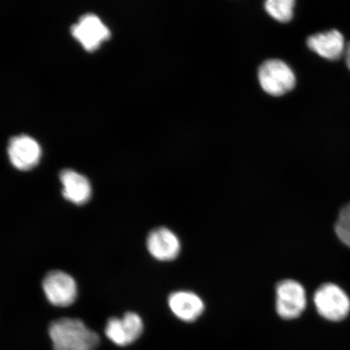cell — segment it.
<instances>
[{"instance_id":"7a4b0ae2","label":"cell","mask_w":350,"mask_h":350,"mask_svg":"<svg viewBox=\"0 0 350 350\" xmlns=\"http://www.w3.org/2000/svg\"><path fill=\"white\" fill-rule=\"evenodd\" d=\"M262 89L275 97L284 95L294 89L296 77L288 66L279 59L265 61L258 73Z\"/></svg>"},{"instance_id":"277c9868","label":"cell","mask_w":350,"mask_h":350,"mask_svg":"<svg viewBox=\"0 0 350 350\" xmlns=\"http://www.w3.org/2000/svg\"><path fill=\"white\" fill-rule=\"evenodd\" d=\"M42 286L48 301L59 308L72 305L77 299V282L71 275L63 271L53 270L46 273Z\"/></svg>"},{"instance_id":"9a60e30c","label":"cell","mask_w":350,"mask_h":350,"mask_svg":"<svg viewBox=\"0 0 350 350\" xmlns=\"http://www.w3.org/2000/svg\"><path fill=\"white\" fill-rule=\"evenodd\" d=\"M345 60H347V67L350 70V42L348 44L347 48H345Z\"/></svg>"},{"instance_id":"5bb4252c","label":"cell","mask_w":350,"mask_h":350,"mask_svg":"<svg viewBox=\"0 0 350 350\" xmlns=\"http://www.w3.org/2000/svg\"><path fill=\"white\" fill-rule=\"evenodd\" d=\"M335 230L341 242L350 247V204L341 209Z\"/></svg>"},{"instance_id":"52a82bcc","label":"cell","mask_w":350,"mask_h":350,"mask_svg":"<svg viewBox=\"0 0 350 350\" xmlns=\"http://www.w3.org/2000/svg\"><path fill=\"white\" fill-rule=\"evenodd\" d=\"M71 31L72 36L88 51L97 50L100 44L111 36L107 26L97 16L91 13L82 16L78 23L72 26Z\"/></svg>"},{"instance_id":"5b68a950","label":"cell","mask_w":350,"mask_h":350,"mask_svg":"<svg viewBox=\"0 0 350 350\" xmlns=\"http://www.w3.org/2000/svg\"><path fill=\"white\" fill-rule=\"evenodd\" d=\"M275 310L280 317L293 319L299 317L306 306V291L294 280H284L275 288Z\"/></svg>"},{"instance_id":"30bf717a","label":"cell","mask_w":350,"mask_h":350,"mask_svg":"<svg viewBox=\"0 0 350 350\" xmlns=\"http://www.w3.org/2000/svg\"><path fill=\"white\" fill-rule=\"evenodd\" d=\"M63 185L62 195L65 200L76 205H84L92 196L89 179L75 170L66 169L59 174Z\"/></svg>"},{"instance_id":"4fadbf2b","label":"cell","mask_w":350,"mask_h":350,"mask_svg":"<svg viewBox=\"0 0 350 350\" xmlns=\"http://www.w3.org/2000/svg\"><path fill=\"white\" fill-rule=\"evenodd\" d=\"M295 3L294 0H269L265 10L275 21L284 23L292 19Z\"/></svg>"},{"instance_id":"8992f818","label":"cell","mask_w":350,"mask_h":350,"mask_svg":"<svg viewBox=\"0 0 350 350\" xmlns=\"http://www.w3.org/2000/svg\"><path fill=\"white\" fill-rule=\"evenodd\" d=\"M143 330L142 318L137 313L129 312L122 318H109L105 334L111 342L118 347H124L141 338Z\"/></svg>"},{"instance_id":"9c48e42d","label":"cell","mask_w":350,"mask_h":350,"mask_svg":"<svg viewBox=\"0 0 350 350\" xmlns=\"http://www.w3.org/2000/svg\"><path fill=\"white\" fill-rule=\"evenodd\" d=\"M146 247L150 255L159 261H172L181 251V243L177 235L165 227H157L148 234Z\"/></svg>"},{"instance_id":"7c38bea8","label":"cell","mask_w":350,"mask_h":350,"mask_svg":"<svg viewBox=\"0 0 350 350\" xmlns=\"http://www.w3.org/2000/svg\"><path fill=\"white\" fill-rule=\"evenodd\" d=\"M308 46L314 53L328 60L339 59L347 48L343 35L336 29L312 35L308 39Z\"/></svg>"},{"instance_id":"6da1fadb","label":"cell","mask_w":350,"mask_h":350,"mask_svg":"<svg viewBox=\"0 0 350 350\" xmlns=\"http://www.w3.org/2000/svg\"><path fill=\"white\" fill-rule=\"evenodd\" d=\"M54 350H95L99 336L79 319L61 318L48 328Z\"/></svg>"},{"instance_id":"8fae6325","label":"cell","mask_w":350,"mask_h":350,"mask_svg":"<svg viewBox=\"0 0 350 350\" xmlns=\"http://www.w3.org/2000/svg\"><path fill=\"white\" fill-rule=\"evenodd\" d=\"M170 309L175 317L185 322H193L204 312L202 299L190 291H177L169 296Z\"/></svg>"},{"instance_id":"ba28073f","label":"cell","mask_w":350,"mask_h":350,"mask_svg":"<svg viewBox=\"0 0 350 350\" xmlns=\"http://www.w3.org/2000/svg\"><path fill=\"white\" fill-rule=\"evenodd\" d=\"M11 163L20 170H29L35 167L40 160L41 148L32 137L26 135L11 138L8 146Z\"/></svg>"},{"instance_id":"3957f363","label":"cell","mask_w":350,"mask_h":350,"mask_svg":"<svg viewBox=\"0 0 350 350\" xmlns=\"http://www.w3.org/2000/svg\"><path fill=\"white\" fill-rule=\"evenodd\" d=\"M314 303L319 314L329 321H342L350 312L349 297L335 284L327 283L319 287L314 294Z\"/></svg>"}]
</instances>
